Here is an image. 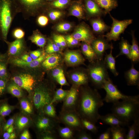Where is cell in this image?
I'll list each match as a JSON object with an SVG mask.
<instances>
[{
	"mask_svg": "<svg viewBox=\"0 0 139 139\" xmlns=\"http://www.w3.org/2000/svg\"><path fill=\"white\" fill-rule=\"evenodd\" d=\"M87 85L82 87L76 110L81 118L95 124L99 119V109L103 105V100L96 89Z\"/></svg>",
	"mask_w": 139,
	"mask_h": 139,
	"instance_id": "1",
	"label": "cell"
},
{
	"mask_svg": "<svg viewBox=\"0 0 139 139\" xmlns=\"http://www.w3.org/2000/svg\"><path fill=\"white\" fill-rule=\"evenodd\" d=\"M20 11L14 0H0V40H7L13 21Z\"/></svg>",
	"mask_w": 139,
	"mask_h": 139,
	"instance_id": "2",
	"label": "cell"
},
{
	"mask_svg": "<svg viewBox=\"0 0 139 139\" xmlns=\"http://www.w3.org/2000/svg\"><path fill=\"white\" fill-rule=\"evenodd\" d=\"M111 110L123 121H134L139 117V97L119 101L113 104Z\"/></svg>",
	"mask_w": 139,
	"mask_h": 139,
	"instance_id": "3",
	"label": "cell"
},
{
	"mask_svg": "<svg viewBox=\"0 0 139 139\" xmlns=\"http://www.w3.org/2000/svg\"><path fill=\"white\" fill-rule=\"evenodd\" d=\"M25 20L45 14L50 7L46 0H14Z\"/></svg>",
	"mask_w": 139,
	"mask_h": 139,
	"instance_id": "4",
	"label": "cell"
},
{
	"mask_svg": "<svg viewBox=\"0 0 139 139\" xmlns=\"http://www.w3.org/2000/svg\"><path fill=\"white\" fill-rule=\"evenodd\" d=\"M92 63L88 71L89 79L96 88L102 89L104 83L110 78L107 69L103 59L97 60Z\"/></svg>",
	"mask_w": 139,
	"mask_h": 139,
	"instance_id": "5",
	"label": "cell"
},
{
	"mask_svg": "<svg viewBox=\"0 0 139 139\" xmlns=\"http://www.w3.org/2000/svg\"><path fill=\"white\" fill-rule=\"evenodd\" d=\"M58 121L75 131L78 132L84 129L81 118L76 110L61 111L58 116Z\"/></svg>",
	"mask_w": 139,
	"mask_h": 139,
	"instance_id": "6",
	"label": "cell"
},
{
	"mask_svg": "<svg viewBox=\"0 0 139 139\" xmlns=\"http://www.w3.org/2000/svg\"><path fill=\"white\" fill-rule=\"evenodd\" d=\"M102 89H104L106 92L105 97L103 100V101L107 103H112L114 104L119 101L120 100L139 97V95L129 96L123 94L113 83L110 78L106 81Z\"/></svg>",
	"mask_w": 139,
	"mask_h": 139,
	"instance_id": "7",
	"label": "cell"
},
{
	"mask_svg": "<svg viewBox=\"0 0 139 139\" xmlns=\"http://www.w3.org/2000/svg\"><path fill=\"white\" fill-rule=\"evenodd\" d=\"M54 92L43 85L36 87L33 97V102L36 108L42 111L44 106L51 103Z\"/></svg>",
	"mask_w": 139,
	"mask_h": 139,
	"instance_id": "8",
	"label": "cell"
},
{
	"mask_svg": "<svg viewBox=\"0 0 139 139\" xmlns=\"http://www.w3.org/2000/svg\"><path fill=\"white\" fill-rule=\"evenodd\" d=\"M112 20V23L110 31L103 36L108 42L113 40L116 41L120 39V35L123 33L128 25L131 24L133 20L128 19L119 21L113 17L109 13Z\"/></svg>",
	"mask_w": 139,
	"mask_h": 139,
	"instance_id": "9",
	"label": "cell"
},
{
	"mask_svg": "<svg viewBox=\"0 0 139 139\" xmlns=\"http://www.w3.org/2000/svg\"><path fill=\"white\" fill-rule=\"evenodd\" d=\"M71 35L79 41L90 44L95 38L89 26L83 22L76 27Z\"/></svg>",
	"mask_w": 139,
	"mask_h": 139,
	"instance_id": "10",
	"label": "cell"
},
{
	"mask_svg": "<svg viewBox=\"0 0 139 139\" xmlns=\"http://www.w3.org/2000/svg\"><path fill=\"white\" fill-rule=\"evenodd\" d=\"M79 88L73 85L69 90L64 101L61 111L76 110L78 101Z\"/></svg>",
	"mask_w": 139,
	"mask_h": 139,
	"instance_id": "11",
	"label": "cell"
},
{
	"mask_svg": "<svg viewBox=\"0 0 139 139\" xmlns=\"http://www.w3.org/2000/svg\"><path fill=\"white\" fill-rule=\"evenodd\" d=\"M108 41L103 35L98 36L95 38L91 44L96 55L97 59H103L105 51L113 47L112 43L109 44Z\"/></svg>",
	"mask_w": 139,
	"mask_h": 139,
	"instance_id": "12",
	"label": "cell"
},
{
	"mask_svg": "<svg viewBox=\"0 0 139 139\" xmlns=\"http://www.w3.org/2000/svg\"><path fill=\"white\" fill-rule=\"evenodd\" d=\"M42 115L38 118L36 124L38 129L43 132L49 131H56V129L59 126L58 121L46 115Z\"/></svg>",
	"mask_w": 139,
	"mask_h": 139,
	"instance_id": "13",
	"label": "cell"
},
{
	"mask_svg": "<svg viewBox=\"0 0 139 139\" xmlns=\"http://www.w3.org/2000/svg\"><path fill=\"white\" fill-rule=\"evenodd\" d=\"M12 80L14 83L29 92L33 90L35 82L33 76L28 73L16 75L12 78Z\"/></svg>",
	"mask_w": 139,
	"mask_h": 139,
	"instance_id": "14",
	"label": "cell"
},
{
	"mask_svg": "<svg viewBox=\"0 0 139 139\" xmlns=\"http://www.w3.org/2000/svg\"><path fill=\"white\" fill-rule=\"evenodd\" d=\"M86 13V18L101 17L107 14L93 0H83Z\"/></svg>",
	"mask_w": 139,
	"mask_h": 139,
	"instance_id": "15",
	"label": "cell"
},
{
	"mask_svg": "<svg viewBox=\"0 0 139 139\" xmlns=\"http://www.w3.org/2000/svg\"><path fill=\"white\" fill-rule=\"evenodd\" d=\"M68 15L80 20L86 18V13L83 0H72L69 6Z\"/></svg>",
	"mask_w": 139,
	"mask_h": 139,
	"instance_id": "16",
	"label": "cell"
},
{
	"mask_svg": "<svg viewBox=\"0 0 139 139\" xmlns=\"http://www.w3.org/2000/svg\"><path fill=\"white\" fill-rule=\"evenodd\" d=\"M90 22L93 33L98 36L104 35L110 28V27L107 25L101 17L92 18Z\"/></svg>",
	"mask_w": 139,
	"mask_h": 139,
	"instance_id": "17",
	"label": "cell"
},
{
	"mask_svg": "<svg viewBox=\"0 0 139 139\" xmlns=\"http://www.w3.org/2000/svg\"><path fill=\"white\" fill-rule=\"evenodd\" d=\"M24 38L15 39L11 42L7 40L4 41L8 45V52L9 55L15 56L20 54L25 50L26 46Z\"/></svg>",
	"mask_w": 139,
	"mask_h": 139,
	"instance_id": "18",
	"label": "cell"
},
{
	"mask_svg": "<svg viewBox=\"0 0 139 139\" xmlns=\"http://www.w3.org/2000/svg\"><path fill=\"white\" fill-rule=\"evenodd\" d=\"M66 62L70 65H77L84 63L85 59L80 52L69 50L66 52L64 55Z\"/></svg>",
	"mask_w": 139,
	"mask_h": 139,
	"instance_id": "19",
	"label": "cell"
},
{
	"mask_svg": "<svg viewBox=\"0 0 139 139\" xmlns=\"http://www.w3.org/2000/svg\"><path fill=\"white\" fill-rule=\"evenodd\" d=\"M88 73L84 71H81L73 74L71 79L73 85L78 87L87 85L89 79Z\"/></svg>",
	"mask_w": 139,
	"mask_h": 139,
	"instance_id": "20",
	"label": "cell"
},
{
	"mask_svg": "<svg viewBox=\"0 0 139 139\" xmlns=\"http://www.w3.org/2000/svg\"><path fill=\"white\" fill-rule=\"evenodd\" d=\"M131 68L126 71L125 76L128 85L139 86V72L134 68L133 63L132 62Z\"/></svg>",
	"mask_w": 139,
	"mask_h": 139,
	"instance_id": "21",
	"label": "cell"
},
{
	"mask_svg": "<svg viewBox=\"0 0 139 139\" xmlns=\"http://www.w3.org/2000/svg\"><path fill=\"white\" fill-rule=\"evenodd\" d=\"M99 119L103 123L111 126H124L128 125L129 123L120 120L114 114H108L105 115L100 116Z\"/></svg>",
	"mask_w": 139,
	"mask_h": 139,
	"instance_id": "22",
	"label": "cell"
},
{
	"mask_svg": "<svg viewBox=\"0 0 139 139\" xmlns=\"http://www.w3.org/2000/svg\"><path fill=\"white\" fill-rule=\"evenodd\" d=\"M45 58L44 54H42L38 58L33 60L30 62H27L21 59H15L12 61L13 63L15 65L21 67L34 68L38 66L42 63Z\"/></svg>",
	"mask_w": 139,
	"mask_h": 139,
	"instance_id": "23",
	"label": "cell"
},
{
	"mask_svg": "<svg viewBox=\"0 0 139 139\" xmlns=\"http://www.w3.org/2000/svg\"><path fill=\"white\" fill-rule=\"evenodd\" d=\"M60 60V57L58 55L55 53L49 54L43 61L42 65L46 69H52L59 65Z\"/></svg>",
	"mask_w": 139,
	"mask_h": 139,
	"instance_id": "24",
	"label": "cell"
},
{
	"mask_svg": "<svg viewBox=\"0 0 139 139\" xmlns=\"http://www.w3.org/2000/svg\"><path fill=\"white\" fill-rule=\"evenodd\" d=\"M28 39L32 43L42 48L44 47L47 40L46 36L38 29L33 31L32 35L29 37Z\"/></svg>",
	"mask_w": 139,
	"mask_h": 139,
	"instance_id": "25",
	"label": "cell"
},
{
	"mask_svg": "<svg viewBox=\"0 0 139 139\" xmlns=\"http://www.w3.org/2000/svg\"><path fill=\"white\" fill-rule=\"evenodd\" d=\"M132 45H131L130 59L133 63H137L139 61V47L136 38L134 31L132 30Z\"/></svg>",
	"mask_w": 139,
	"mask_h": 139,
	"instance_id": "26",
	"label": "cell"
},
{
	"mask_svg": "<svg viewBox=\"0 0 139 139\" xmlns=\"http://www.w3.org/2000/svg\"><path fill=\"white\" fill-rule=\"evenodd\" d=\"M113 48V47L110 49L109 54H106L103 60L107 69L109 70L115 76H117L119 73L116 68L115 58L112 55Z\"/></svg>",
	"mask_w": 139,
	"mask_h": 139,
	"instance_id": "27",
	"label": "cell"
},
{
	"mask_svg": "<svg viewBox=\"0 0 139 139\" xmlns=\"http://www.w3.org/2000/svg\"><path fill=\"white\" fill-rule=\"evenodd\" d=\"M106 14L118 6L117 0H93Z\"/></svg>",
	"mask_w": 139,
	"mask_h": 139,
	"instance_id": "28",
	"label": "cell"
},
{
	"mask_svg": "<svg viewBox=\"0 0 139 139\" xmlns=\"http://www.w3.org/2000/svg\"><path fill=\"white\" fill-rule=\"evenodd\" d=\"M81 49L83 54L91 62H93L97 59L96 54L90 44L83 42Z\"/></svg>",
	"mask_w": 139,
	"mask_h": 139,
	"instance_id": "29",
	"label": "cell"
},
{
	"mask_svg": "<svg viewBox=\"0 0 139 139\" xmlns=\"http://www.w3.org/2000/svg\"><path fill=\"white\" fill-rule=\"evenodd\" d=\"M56 131L59 136L64 139H73L75 138L74 131L68 127H62L59 125Z\"/></svg>",
	"mask_w": 139,
	"mask_h": 139,
	"instance_id": "30",
	"label": "cell"
},
{
	"mask_svg": "<svg viewBox=\"0 0 139 139\" xmlns=\"http://www.w3.org/2000/svg\"><path fill=\"white\" fill-rule=\"evenodd\" d=\"M119 46L120 52L116 56L115 58L121 55H125L130 59L131 45L127 40L122 37L119 43Z\"/></svg>",
	"mask_w": 139,
	"mask_h": 139,
	"instance_id": "31",
	"label": "cell"
},
{
	"mask_svg": "<svg viewBox=\"0 0 139 139\" xmlns=\"http://www.w3.org/2000/svg\"><path fill=\"white\" fill-rule=\"evenodd\" d=\"M132 125L129 127L126 139H135L139 133V117L134 121Z\"/></svg>",
	"mask_w": 139,
	"mask_h": 139,
	"instance_id": "32",
	"label": "cell"
},
{
	"mask_svg": "<svg viewBox=\"0 0 139 139\" xmlns=\"http://www.w3.org/2000/svg\"><path fill=\"white\" fill-rule=\"evenodd\" d=\"M111 139H125L126 134L125 130L120 126H111L110 127Z\"/></svg>",
	"mask_w": 139,
	"mask_h": 139,
	"instance_id": "33",
	"label": "cell"
},
{
	"mask_svg": "<svg viewBox=\"0 0 139 139\" xmlns=\"http://www.w3.org/2000/svg\"><path fill=\"white\" fill-rule=\"evenodd\" d=\"M45 14L48 16L50 21L55 22L62 18L64 13L61 10L49 7Z\"/></svg>",
	"mask_w": 139,
	"mask_h": 139,
	"instance_id": "34",
	"label": "cell"
},
{
	"mask_svg": "<svg viewBox=\"0 0 139 139\" xmlns=\"http://www.w3.org/2000/svg\"><path fill=\"white\" fill-rule=\"evenodd\" d=\"M68 90L62 88L57 89L55 91L52 100L50 103L54 105L63 102L65 98Z\"/></svg>",
	"mask_w": 139,
	"mask_h": 139,
	"instance_id": "35",
	"label": "cell"
},
{
	"mask_svg": "<svg viewBox=\"0 0 139 139\" xmlns=\"http://www.w3.org/2000/svg\"><path fill=\"white\" fill-rule=\"evenodd\" d=\"M72 0H55L49 2L50 7L62 10L69 7Z\"/></svg>",
	"mask_w": 139,
	"mask_h": 139,
	"instance_id": "36",
	"label": "cell"
},
{
	"mask_svg": "<svg viewBox=\"0 0 139 139\" xmlns=\"http://www.w3.org/2000/svg\"><path fill=\"white\" fill-rule=\"evenodd\" d=\"M8 92L18 98H20L23 95V92L21 88L15 83H10L7 88Z\"/></svg>",
	"mask_w": 139,
	"mask_h": 139,
	"instance_id": "37",
	"label": "cell"
},
{
	"mask_svg": "<svg viewBox=\"0 0 139 139\" xmlns=\"http://www.w3.org/2000/svg\"><path fill=\"white\" fill-rule=\"evenodd\" d=\"M54 105L50 103L46 105L43 109L42 112L47 116L58 121V116Z\"/></svg>",
	"mask_w": 139,
	"mask_h": 139,
	"instance_id": "38",
	"label": "cell"
},
{
	"mask_svg": "<svg viewBox=\"0 0 139 139\" xmlns=\"http://www.w3.org/2000/svg\"><path fill=\"white\" fill-rule=\"evenodd\" d=\"M73 25L69 22H60L57 24L54 29L57 32L61 33L67 32L72 28Z\"/></svg>",
	"mask_w": 139,
	"mask_h": 139,
	"instance_id": "39",
	"label": "cell"
},
{
	"mask_svg": "<svg viewBox=\"0 0 139 139\" xmlns=\"http://www.w3.org/2000/svg\"><path fill=\"white\" fill-rule=\"evenodd\" d=\"M82 126L84 129L91 132L94 134L98 132V129L95 124L92 122L84 118H81Z\"/></svg>",
	"mask_w": 139,
	"mask_h": 139,
	"instance_id": "40",
	"label": "cell"
},
{
	"mask_svg": "<svg viewBox=\"0 0 139 139\" xmlns=\"http://www.w3.org/2000/svg\"><path fill=\"white\" fill-rule=\"evenodd\" d=\"M52 38L54 42L60 49L65 47L67 43L65 37L61 35L53 34Z\"/></svg>",
	"mask_w": 139,
	"mask_h": 139,
	"instance_id": "41",
	"label": "cell"
},
{
	"mask_svg": "<svg viewBox=\"0 0 139 139\" xmlns=\"http://www.w3.org/2000/svg\"><path fill=\"white\" fill-rule=\"evenodd\" d=\"M36 23L39 26L45 27L48 24L49 20L47 15L45 14H40L37 16Z\"/></svg>",
	"mask_w": 139,
	"mask_h": 139,
	"instance_id": "42",
	"label": "cell"
},
{
	"mask_svg": "<svg viewBox=\"0 0 139 139\" xmlns=\"http://www.w3.org/2000/svg\"><path fill=\"white\" fill-rule=\"evenodd\" d=\"M60 49L54 42L49 40L46 47L45 51L49 54H51L59 51Z\"/></svg>",
	"mask_w": 139,
	"mask_h": 139,
	"instance_id": "43",
	"label": "cell"
},
{
	"mask_svg": "<svg viewBox=\"0 0 139 139\" xmlns=\"http://www.w3.org/2000/svg\"><path fill=\"white\" fill-rule=\"evenodd\" d=\"M12 111L11 107L6 103H3L0 105V116L4 117L9 115Z\"/></svg>",
	"mask_w": 139,
	"mask_h": 139,
	"instance_id": "44",
	"label": "cell"
},
{
	"mask_svg": "<svg viewBox=\"0 0 139 139\" xmlns=\"http://www.w3.org/2000/svg\"><path fill=\"white\" fill-rule=\"evenodd\" d=\"M12 34L13 37L15 39H21L24 38L25 32L22 28L18 27L13 30Z\"/></svg>",
	"mask_w": 139,
	"mask_h": 139,
	"instance_id": "45",
	"label": "cell"
},
{
	"mask_svg": "<svg viewBox=\"0 0 139 139\" xmlns=\"http://www.w3.org/2000/svg\"><path fill=\"white\" fill-rule=\"evenodd\" d=\"M29 122L28 118L24 116L19 117L16 121V125L18 129L21 130L23 129L28 124Z\"/></svg>",
	"mask_w": 139,
	"mask_h": 139,
	"instance_id": "46",
	"label": "cell"
},
{
	"mask_svg": "<svg viewBox=\"0 0 139 139\" xmlns=\"http://www.w3.org/2000/svg\"><path fill=\"white\" fill-rule=\"evenodd\" d=\"M3 59L0 61V79L6 80L8 75L6 65Z\"/></svg>",
	"mask_w": 139,
	"mask_h": 139,
	"instance_id": "47",
	"label": "cell"
},
{
	"mask_svg": "<svg viewBox=\"0 0 139 139\" xmlns=\"http://www.w3.org/2000/svg\"><path fill=\"white\" fill-rule=\"evenodd\" d=\"M20 104L21 108L25 112L29 114L32 113V110L31 106L29 101L27 100L24 99L21 100Z\"/></svg>",
	"mask_w": 139,
	"mask_h": 139,
	"instance_id": "48",
	"label": "cell"
},
{
	"mask_svg": "<svg viewBox=\"0 0 139 139\" xmlns=\"http://www.w3.org/2000/svg\"><path fill=\"white\" fill-rule=\"evenodd\" d=\"M65 37L67 44L70 46H77L79 44L80 41L74 38L71 35H66Z\"/></svg>",
	"mask_w": 139,
	"mask_h": 139,
	"instance_id": "49",
	"label": "cell"
},
{
	"mask_svg": "<svg viewBox=\"0 0 139 139\" xmlns=\"http://www.w3.org/2000/svg\"><path fill=\"white\" fill-rule=\"evenodd\" d=\"M75 138L77 139H92L91 135L88 133L84 129L78 131Z\"/></svg>",
	"mask_w": 139,
	"mask_h": 139,
	"instance_id": "50",
	"label": "cell"
},
{
	"mask_svg": "<svg viewBox=\"0 0 139 139\" xmlns=\"http://www.w3.org/2000/svg\"><path fill=\"white\" fill-rule=\"evenodd\" d=\"M97 138L98 139H111L110 128H108L105 132L100 134Z\"/></svg>",
	"mask_w": 139,
	"mask_h": 139,
	"instance_id": "51",
	"label": "cell"
},
{
	"mask_svg": "<svg viewBox=\"0 0 139 139\" xmlns=\"http://www.w3.org/2000/svg\"><path fill=\"white\" fill-rule=\"evenodd\" d=\"M64 74L63 70L60 68H55L53 70L52 72V76L56 80Z\"/></svg>",
	"mask_w": 139,
	"mask_h": 139,
	"instance_id": "52",
	"label": "cell"
},
{
	"mask_svg": "<svg viewBox=\"0 0 139 139\" xmlns=\"http://www.w3.org/2000/svg\"><path fill=\"white\" fill-rule=\"evenodd\" d=\"M30 55L33 60H35L38 58L41 55V52L40 50H37L31 51Z\"/></svg>",
	"mask_w": 139,
	"mask_h": 139,
	"instance_id": "53",
	"label": "cell"
},
{
	"mask_svg": "<svg viewBox=\"0 0 139 139\" xmlns=\"http://www.w3.org/2000/svg\"><path fill=\"white\" fill-rule=\"evenodd\" d=\"M56 80L62 86L68 85L64 74L58 78Z\"/></svg>",
	"mask_w": 139,
	"mask_h": 139,
	"instance_id": "54",
	"label": "cell"
},
{
	"mask_svg": "<svg viewBox=\"0 0 139 139\" xmlns=\"http://www.w3.org/2000/svg\"><path fill=\"white\" fill-rule=\"evenodd\" d=\"M6 86V80L0 79V95L3 94Z\"/></svg>",
	"mask_w": 139,
	"mask_h": 139,
	"instance_id": "55",
	"label": "cell"
},
{
	"mask_svg": "<svg viewBox=\"0 0 139 139\" xmlns=\"http://www.w3.org/2000/svg\"><path fill=\"white\" fill-rule=\"evenodd\" d=\"M14 122V119L13 118L8 119L3 126V131H6L8 128L12 125Z\"/></svg>",
	"mask_w": 139,
	"mask_h": 139,
	"instance_id": "56",
	"label": "cell"
},
{
	"mask_svg": "<svg viewBox=\"0 0 139 139\" xmlns=\"http://www.w3.org/2000/svg\"><path fill=\"white\" fill-rule=\"evenodd\" d=\"M30 138L29 133L27 130H25L21 134L20 138L21 139H29Z\"/></svg>",
	"mask_w": 139,
	"mask_h": 139,
	"instance_id": "57",
	"label": "cell"
},
{
	"mask_svg": "<svg viewBox=\"0 0 139 139\" xmlns=\"http://www.w3.org/2000/svg\"><path fill=\"white\" fill-rule=\"evenodd\" d=\"M14 129V127L13 125L8 128L6 130V132L3 134V138H4L8 135L12 133L13 132Z\"/></svg>",
	"mask_w": 139,
	"mask_h": 139,
	"instance_id": "58",
	"label": "cell"
},
{
	"mask_svg": "<svg viewBox=\"0 0 139 139\" xmlns=\"http://www.w3.org/2000/svg\"><path fill=\"white\" fill-rule=\"evenodd\" d=\"M21 59L27 62H31L33 60L30 55L27 54L23 55L21 57Z\"/></svg>",
	"mask_w": 139,
	"mask_h": 139,
	"instance_id": "59",
	"label": "cell"
},
{
	"mask_svg": "<svg viewBox=\"0 0 139 139\" xmlns=\"http://www.w3.org/2000/svg\"><path fill=\"white\" fill-rule=\"evenodd\" d=\"M16 137L15 134L14 133H12L10 134L9 139H14Z\"/></svg>",
	"mask_w": 139,
	"mask_h": 139,
	"instance_id": "60",
	"label": "cell"
},
{
	"mask_svg": "<svg viewBox=\"0 0 139 139\" xmlns=\"http://www.w3.org/2000/svg\"><path fill=\"white\" fill-rule=\"evenodd\" d=\"M4 56L3 55H1L0 54V61L3 59H4Z\"/></svg>",
	"mask_w": 139,
	"mask_h": 139,
	"instance_id": "61",
	"label": "cell"
},
{
	"mask_svg": "<svg viewBox=\"0 0 139 139\" xmlns=\"http://www.w3.org/2000/svg\"><path fill=\"white\" fill-rule=\"evenodd\" d=\"M2 117H3L0 116V129L1 126L2 122Z\"/></svg>",
	"mask_w": 139,
	"mask_h": 139,
	"instance_id": "62",
	"label": "cell"
},
{
	"mask_svg": "<svg viewBox=\"0 0 139 139\" xmlns=\"http://www.w3.org/2000/svg\"><path fill=\"white\" fill-rule=\"evenodd\" d=\"M55 0H46V1L48 2H50Z\"/></svg>",
	"mask_w": 139,
	"mask_h": 139,
	"instance_id": "63",
	"label": "cell"
},
{
	"mask_svg": "<svg viewBox=\"0 0 139 139\" xmlns=\"http://www.w3.org/2000/svg\"><path fill=\"white\" fill-rule=\"evenodd\" d=\"M2 101V100H0V103Z\"/></svg>",
	"mask_w": 139,
	"mask_h": 139,
	"instance_id": "64",
	"label": "cell"
}]
</instances>
